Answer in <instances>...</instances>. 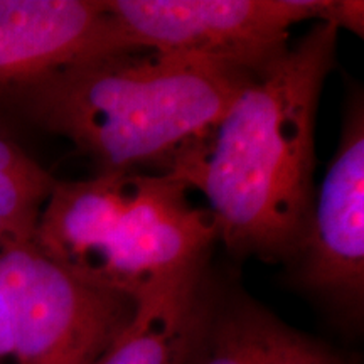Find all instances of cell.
I'll return each instance as SVG.
<instances>
[{
	"mask_svg": "<svg viewBox=\"0 0 364 364\" xmlns=\"http://www.w3.org/2000/svg\"><path fill=\"white\" fill-rule=\"evenodd\" d=\"M339 31L317 22L250 73L226 112L164 172L209 203L218 238L238 257L290 263L316 198L314 135Z\"/></svg>",
	"mask_w": 364,
	"mask_h": 364,
	"instance_id": "1",
	"label": "cell"
},
{
	"mask_svg": "<svg viewBox=\"0 0 364 364\" xmlns=\"http://www.w3.org/2000/svg\"><path fill=\"white\" fill-rule=\"evenodd\" d=\"M248 75L203 58L136 49L73 66L6 102L75 144L98 174H164L182 147L216 124Z\"/></svg>",
	"mask_w": 364,
	"mask_h": 364,
	"instance_id": "2",
	"label": "cell"
},
{
	"mask_svg": "<svg viewBox=\"0 0 364 364\" xmlns=\"http://www.w3.org/2000/svg\"><path fill=\"white\" fill-rule=\"evenodd\" d=\"M0 292L17 364H95L139 309V297L58 265L33 240L0 250Z\"/></svg>",
	"mask_w": 364,
	"mask_h": 364,
	"instance_id": "3",
	"label": "cell"
},
{
	"mask_svg": "<svg viewBox=\"0 0 364 364\" xmlns=\"http://www.w3.org/2000/svg\"><path fill=\"white\" fill-rule=\"evenodd\" d=\"M327 0H103L139 49L184 54L257 71L289 48L300 22L321 21Z\"/></svg>",
	"mask_w": 364,
	"mask_h": 364,
	"instance_id": "4",
	"label": "cell"
},
{
	"mask_svg": "<svg viewBox=\"0 0 364 364\" xmlns=\"http://www.w3.org/2000/svg\"><path fill=\"white\" fill-rule=\"evenodd\" d=\"M292 282L344 332L364 316V105L346 108L339 147L314 198L311 220L292 262Z\"/></svg>",
	"mask_w": 364,
	"mask_h": 364,
	"instance_id": "5",
	"label": "cell"
},
{
	"mask_svg": "<svg viewBox=\"0 0 364 364\" xmlns=\"http://www.w3.org/2000/svg\"><path fill=\"white\" fill-rule=\"evenodd\" d=\"M188 188L166 174H135L124 211L103 245L90 279L135 297L208 265L218 228Z\"/></svg>",
	"mask_w": 364,
	"mask_h": 364,
	"instance_id": "6",
	"label": "cell"
},
{
	"mask_svg": "<svg viewBox=\"0 0 364 364\" xmlns=\"http://www.w3.org/2000/svg\"><path fill=\"white\" fill-rule=\"evenodd\" d=\"M103 0H0V98L110 54L136 51Z\"/></svg>",
	"mask_w": 364,
	"mask_h": 364,
	"instance_id": "7",
	"label": "cell"
},
{
	"mask_svg": "<svg viewBox=\"0 0 364 364\" xmlns=\"http://www.w3.org/2000/svg\"><path fill=\"white\" fill-rule=\"evenodd\" d=\"M135 174L56 181L44 203L33 243L58 265L90 279L103 245L124 211Z\"/></svg>",
	"mask_w": 364,
	"mask_h": 364,
	"instance_id": "8",
	"label": "cell"
},
{
	"mask_svg": "<svg viewBox=\"0 0 364 364\" xmlns=\"http://www.w3.org/2000/svg\"><path fill=\"white\" fill-rule=\"evenodd\" d=\"M208 265L139 295L135 318L95 364H181Z\"/></svg>",
	"mask_w": 364,
	"mask_h": 364,
	"instance_id": "9",
	"label": "cell"
},
{
	"mask_svg": "<svg viewBox=\"0 0 364 364\" xmlns=\"http://www.w3.org/2000/svg\"><path fill=\"white\" fill-rule=\"evenodd\" d=\"M56 179L0 130V250L33 240Z\"/></svg>",
	"mask_w": 364,
	"mask_h": 364,
	"instance_id": "10",
	"label": "cell"
},
{
	"mask_svg": "<svg viewBox=\"0 0 364 364\" xmlns=\"http://www.w3.org/2000/svg\"><path fill=\"white\" fill-rule=\"evenodd\" d=\"M257 364H356V359L284 322Z\"/></svg>",
	"mask_w": 364,
	"mask_h": 364,
	"instance_id": "11",
	"label": "cell"
},
{
	"mask_svg": "<svg viewBox=\"0 0 364 364\" xmlns=\"http://www.w3.org/2000/svg\"><path fill=\"white\" fill-rule=\"evenodd\" d=\"M336 29H346L361 36L364 31V4L361 0H327L321 21Z\"/></svg>",
	"mask_w": 364,
	"mask_h": 364,
	"instance_id": "12",
	"label": "cell"
},
{
	"mask_svg": "<svg viewBox=\"0 0 364 364\" xmlns=\"http://www.w3.org/2000/svg\"><path fill=\"white\" fill-rule=\"evenodd\" d=\"M0 364H17L11 317L2 292H0Z\"/></svg>",
	"mask_w": 364,
	"mask_h": 364,
	"instance_id": "13",
	"label": "cell"
}]
</instances>
